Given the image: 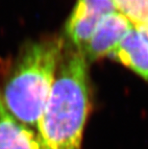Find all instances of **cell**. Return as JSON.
<instances>
[{
  "mask_svg": "<svg viewBox=\"0 0 148 149\" xmlns=\"http://www.w3.org/2000/svg\"><path fill=\"white\" fill-rule=\"evenodd\" d=\"M90 85L84 54L65 42L38 133L47 149H81L90 111Z\"/></svg>",
  "mask_w": 148,
  "mask_h": 149,
  "instance_id": "1",
  "label": "cell"
},
{
  "mask_svg": "<svg viewBox=\"0 0 148 149\" xmlns=\"http://www.w3.org/2000/svg\"><path fill=\"white\" fill-rule=\"evenodd\" d=\"M65 45L64 37H42L23 44L9 65L0 96L15 118L38 132Z\"/></svg>",
  "mask_w": 148,
  "mask_h": 149,
  "instance_id": "2",
  "label": "cell"
},
{
  "mask_svg": "<svg viewBox=\"0 0 148 149\" xmlns=\"http://www.w3.org/2000/svg\"><path fill=\"white\" fill-rule=\"evenodd\" d=\"M115 11L113 0H77L65 23V42L82 51L102 18Z\"/></svg>",
  "mask_w": 148,
  "mask_h": 149,
  "instance_id": "3",
  "label": "cell"
},
{
  "mask_svg": "<svg viewBox=\"0 0 148 149\" xmlns=\"http://www.w3.org/2000/svg\"><path fill=\"white\" fill-rule=\"evenodd\" d=\"M133 27L127 17L118 11L113 12L102 18L81 52L88 62L110 56Z\"/></svg>",
  "mask_w": 148,
  "mask_h": 149,
  "instance_id": "4",
  "label": "cell"
},
{
  "mask_svg": "<svg viewBox=\"0 0 148 149\" xmlns=\"http://www.w3.org/2000/svg\"><path fill=\"white\" fill-rule=\"evenodd\" d=\"M0 149H47L36 130L12 115L0 96Z\"/></svg>",
  "mask_w": 148,
  "mask_h": 149,
  "instance_id": "5",
  "label": "cell"
},
{
  "mask_svg": "<svg viewBox=\"0 0 148 149\" xmlns=\"http://www.w3.org/2000/svg\"><path fill=\"white\" fill-rule=\"evenodd\" d=\"M110 57L148 82V42L135 26L119 42Z\"/></svg>",
  "mask_w": 148,
  "mask_h": 149,
  "instance_id": "6",
  "label": "cell"
},
{
  "mask_svg": "<svg viewBox=\"0 0 148 149\" xmlns=\"http://www.w3.org/2000/svg\"><path fill=\"white\" fill-rule=\"evenodd\" d=\"M116 11L133 23H148V0H113Z\"/></svg>",
  "mask_w": 148,
  "mask_h": 149,
  "instance_id": "7",
  "label": "cell"
},
{
  "mask_svg": "<svg viewBox=\"0 0 148 149\" xmlns=\"http://www.w3.org/2000/svg\"><path fill=\"white\" fill-rule=\"evenodd\" d=\"M135 28L141 34L145 40L148 42V23H133Z\"/></svg>",
  "mask_w": 148,
  "mask_h": 149,
  "instance_id": "8",
  "label": "cell"
}]
</instances>
